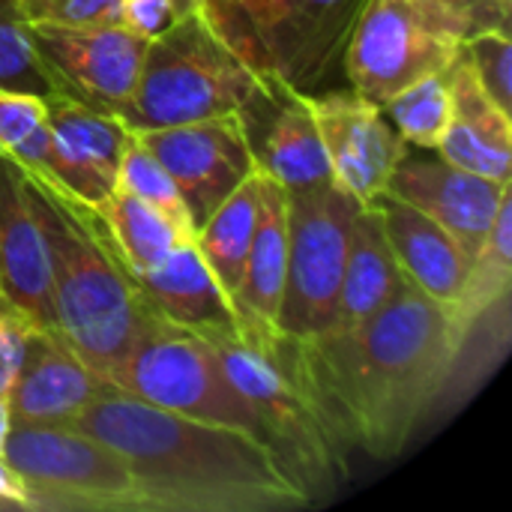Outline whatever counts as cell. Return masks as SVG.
I'll list each match as a JSON object with an SVG mask.
<instances>
[{"mask_svg":"<svg viewBox=\"0 0 512 512\" xmlns=\"http://www.w3.org/2000/svg\"><path fill=\"white\" fill-rule=\"evenodd\" d=\"M108 387L54 330H30L21 372L6 396L9 420L69 426Z\"/></svg>","mask_w":512,"mask_h":512,"instance_id":"cell-18","label":"cell"},{"mask_svg":"<svg viewBox=\"0 0 512 512\" xmlns=\"http://www.w3.org/2000/svg\"><path fill=\"white\" fill-rule=\"evenodd\" d=\"M27 186L48 246L54 333L102 381L114 384L156 318L111 249L99 213L39 177L27 174Z\"/></svg>","mask_w":512,"mask_h":512,"instance_id":"cell-3","label":"cell"},{"mask_svg":"<svg viewBox=\"0 0 512 512\" xmlns=\"http://www.w3.org/2000/svg\"><path fill=\"white\" fill-rule=\"evenodd\" d=\"M27 24H120V0H12Z\"/></svg>","mask_w":512,"mask_h":512,"instance_id":"cell-33","label":"cell"},{"mask_svg":"<svg viewBox=\"0 0 512 512\" xmlns=\"http://www.w3.org/2000/svg\"><path fill=\"white\" fill-rule=\"evenodd\" d=\"M111 387L180 417L246 432L267 447L261 420L225 375L210 342L165 321L150 324Z\"/></svg>","mask_w":512,"mask_h":512,"instance_id":"cell-7","label":"cell"},{"mask_svg":"<svg viewBox=\"0 0 512 512\" xmlns=\"http://www.w3.org/2000/svg\"><path fill=\"white\" fill-rule=\"evenodd\" d=\"M306 99L330 162V180L360 204H372L387 192L390 174L408 153V144L381 105L357 90H321Z\"/></svg>","mask_w":512,"mask_h":512,"instance_id":"cell-14","label":"cell"},{"mask_svg":"<svg viewBox=\"0 0 512 512\" xmlns=\"http://www.w3.org/2000/svg\"><path fill=\"white\" fill-rule=\"evenodd\" d=\"M447 84L453 99V117L438 147V156L480 177L510 183L512 114L498 108L492 96L480 87L465 48L447 69Z\"/></svg>","mask_w":512,"mask_h":512,"instance_id":"cell-21","label":"cell"},{"mask_svg":"<svg viewBox=\"0 0 512 512\" xmlns=\"http://www.w3.org/2000/svg\"><path fill=\"white\" fill-rule=\"evenodd\" d=\"M3 153H6V150H3V147H0V156H3Z\"/></svg>","mask_w":512,"mask_h":512,"instance_id":"cell-40","label":"cell"},{"mask_svg":"<svg viewBox=\"0 0 512 512\" xmlns=\"http://www.w3.org/2000/svg\"><path fill=\"white\" fill-rule=\"evenodd\" d=\"M126 138L129 129L117 114L54 96L48 99V165L39 180L96 210L114 192Z\"/></svg>","mask_w":512,"mask_h":512,"instance_id":"cell-16","label":"cell"},{"mask_svg":"<svg viewBox=\"0 0 512 512\" xmlns=\"http://www.w3.org/2000/svg\"><path fill=\"white\" fill-rule=\"evenodd\" d=\"M237 117L258 174L276 180L285 192L330 180V162L303 93L276 75H261Z\"/></svg>","mask_w":512,"mask_h":512,"instance_id":"cell-13","label":"cell"},{"mask_svg":"<svg viewBox=\"0 0 512 512\" xmlns=\"http://www.w3.org/2000/svg\"><path fill=\"white\" fill-rule=\"evenodd\" d=\"M399 138L414 150H438L453 117L447 72L420 78L381 105Z\"/></svg>","mask_w":512,"mask_h":512,"instance_id":"cell-27","label":"cell"},{"mask_svg":"<svg viewBox=\"0 0 512 512\" xmlns=\"http://www.w3.org/2000/svg\"><path fill=\"white\" fill-rule=\"evenodd\" d=\"M198 15L207 21V27L243 60L249 63L258 75H270L264 48L255 36V27L249 21L246 3L243 0H195Z\"/></svg>","mask_w":512,"mask_h":512,"instance_id":"cell-32","label":"cell"},{"mask_svg":"<svg viewBox=\"0 0 512 512\" xmlns=\"http://www.w3.org/2000/svg\"><path fill=\"white\" fill-rule=\"evenodd\" d=\"M255 219H258V171L246 183H240L195 231V243L210 273L228 294V300H234L240 288L243 264L255 234Z\"/></svg>","mask_w":512,"mask_h":512,"instance_id":"cell-25","label":"cell"},{"mask_svg":"<svg viewBox=\"0 0 512 512\" xmlns=\"http://www.w3.org/2000/svg\"><path fill=\"white\" fill-rule=\"evenodd\" d=\"M276 336L339 444L375 459H396L405 450L468 339L453 312L408 279L357 327L312 339Z\"/></svg>","mask_w":512,"mask_h":512,"instance_id":"cell-1","label":"cell"},{"mask_svg":"<svg viewBox=\"0 0 512 512\" xmlns=\"http://www.w3.org/2000/svg\"><path fill=\"white\" fill-rule=\"evenodd\" d=\"M174 18L171 0H120V24L144 39L162 33Z\"/></svg>","mask_w":512,"mask_h":512,"instance_id":"cell-36","label":"cell"},{"mask_svg":"<svg viewBox=\"0 0 512 512\" xmlns=\"http://www.w3.org/2000/svg\"><path fill=\"white\" fill-rule=\"evenodd\" d=\"M210 348L237 393L261 420L267 450L285 477L306 495L309 504L327 498L342 480L348 450L318 414L279 336L237 333L210 342Z\"/></svg>","mask_w":512,"mask_h":512,"instance_id":"cell-4","label":"cell"},{"mask_svg":"<svg viewBox=\"0 0 512 512\" xmlns=\"http://www.w3.org/2000/svg\"><path fill=\"white\" fill-rule=\"evenodd\" d=\"M30 324L24 318H18L3 300H0V399L6 402L21 363H24V351H27V339H30Z\"/></svg>","mask_w":512,"mask_h":512,"instance_id":"cell-35","label":"cell"},{"mask_svg":"<svg viewBox=\"0 0 512 512\" xmlns=\"http://www.w3.org/2000/svg\"><path fill=\"white\" fill-rule=\"evenodd\" d=\"M387 192L447 228L465 255L474 258L495 225L510 183L465 171L438 156V150L408 147L390 174Z\"/></svg>","mask_w":512,"mask_h":512,"instance_id":"cell-15","label":"cell"},{"mask_svg":"<svg viewBox=\"0 0 512 512\" xmlns=\"http://www.w3.org/2000/svg\"><path fill=\"white\" fill-rule=\"evenodd\" d=\"M0 147L27 174L42 177L48 165V99L0 90Z\"/></svg>","mask_w":512,"mask_h":512,"instance_id":"cell-30","label":"cell"},{"mask_svg":"<svg viewBox=\"0 0 512 512\" xmlns=\"http://www.w3.org/2000/svg\"><path fill=\"white\" fill-rule=\"evenodd\" d=\"M444 21H450L465 39L480 30H510L512 0H417Z\"/></svg>","mask_w":512,"mask_h":512,"instance_id":"cell-34","label":"cell"},{"mask_svg":"<svg viewBox=\"0 0 512 512\" xmlns=\"http://www.w3.org/2000/svg\"><path fill=\"white\" fill-rule=\"evenodd\" d=\"M405 276L396 264L390 240L384 234L381 216L372 204H363L351 225V246L339 291V312L336 327H357L384 309L393 294L402 288Z\"/></svg>","mask_w":512,"mask_h":512,"instance_id":"cell-23","label":"cell"},{"mask_svg":"<svg viewBox=\"0 0 512 512\" xmlns=\"http://www.w3.org/2000/svg\"><path fill=\"white\" fill-rule=\"evenodd\" d=\"M30 33L60 96L120 117L150 39L123 24H30Z\"/></svg>","mask_w":512,"mask_h":512,"instance_id":"cell-11","label":"cell"},{"mask_svg":"<svg viewBox=\"0 0 512 512\" xmlns=\"http://www.w3.org/2000/svg\"><path fill=\"white\" fill-rule=\"evenodd\" d=\"M285 264H288V207L285 189L258 174V219L249 243V255L243 264L240 288L231 300L234 315L240 321V333L249 336H273L276 315L285 288Z\"/></svg>","mask_w":512,"mask_h":512,"instance_id":"cell-22","label":"cell"},{"mask_svg":"<svg viewBox=\"0 0 512 512\" xmlns=\"http://www.w3.org/2000/svg\"><path fill=\"white\" fill-rule=\"evenodd\" d=\"M465 36L417 0H369L354 24L342 72L351 90L384 105L426 75L447 72Z\"/></svg>","mask_w":512,"mask_h":512,"instance_id":"cell-9","label":"cell"},{"mask_svg":"<svg viewBox=\"0 0 512 512\" xmlns=\"http://www.w3.org/2000/svg\"><path fill=\"white\" fill-rule=\"evenodd\" d=\"M512 282V195L507 192L489 237L480 252L471 258L468 279L459 291V300L450 306L456 327L468 336L477 321H483L495 306H504Z\"/></svg>","mask_w":512,"mask_h":512,"instance_id":"cell-26","label":"cell"},{"mask_svg":"<svg viewBox=\"0 0 512 512\" xmlns=\"http://www.w3.org/2000/svg\"><path fill=\"white\" fill-rule=\"evenodd\" d=\"M105 237L111 249L117 252L120 264L129 276L153 270L162 264L183 240H192L195 234L180 231L165 213L150 207L147 201L114 189L99 207H96Z\"/></svg>","mask_w":512,"mask_h":512,"instance_id":"cell-24","label":"cell"},{"mask_svg":"<svg viewBox=\"0 0 512 512\" xmlns=\"http://www.w3.org/2000/svg\"><path fill=\"white\" fill-rule=\"evenodd\" d=\"M372 207L381 216L384 234L390 240L402 276L411 285H417L426 297L450 309L459 300V291L471 267V258L456 243V237L435 219L399 201L390 192H381L372 201Z\"/></svg>","mask_w":512,"mask_h":512,"instance_id":"cell-20","label":"cell"},{"mask_svg":"<svg viewBox=\"0 0 512 512\" xmlns=\"http://www.w3.org/2000/svg\"><path fill=\"white\" fill-rule=\"evenodd\" d=\"M135 138L171 174L189 207L195 231L240 183L255 174L237 111L165 129H144L135 132Z\"/></svg>","mask_w":512,"mask_h":512,"instance_id":"cell-12","label":"cell"},{"mask_svg":"<svg viewBox=\"0 0 512 512\" xmlns=\"http://www.w3.org/2000/svg\"><path fill=\"white\" fill-rule=\"evenodd\" d=\"M0 300L33 330H54L48 246L24 168L0 156Z\"/></svg>","mask_w":512,"mask_h":512,"instance_id":"cell-17","label":"cell"},{"mask_svg":"<svg viewBox=\"0 0 512 512\" xmlns=\"http://www.w3.org/2000/svg\"><path fill=\"white\" fill-rule=\"evenodd\" d=\"M0 504L9 507H30V495L21 483V477L0 459Z\"/></svg>","mask_w":512,"mask_h":512,"instance_id":"cell-37","label":"cell"},{"mask_svg":"<svg viewBox=\"0 0 512 512\" xmlns=\"http://www.w3.org/2000/svg\"><path fill=\"white\" fill-rule=\"evenodd\" d=\"M69 426L126 462L147 512H273L309 504L252 435L180 417L117 387Z\"/></svg>","mask_w":512,"mask_h":512,"instance_id":"cell-2","label":"cell"},{"mask_svg":"<svg viewBox=\"0 0 512 512\" xmlns=\"http://www.w3.org/2000/svg\"><path fill=\"white\" fill-rule=\"evenodd\" d=\"M9 426H12L9 408H6V402L0 399V450H3V441H6V435H9Z\"/></svg>","mask_w":512,"mask_h":512,"instance_id":"cell-38","label":"cell"},{"mask_svg":"<svg viewBox=\"0 0 512 512\" xmlns=\"http://www.w3.org/2000/svg\"><path fill=\"white\" fill-rule=\"evenodd\" d=\"M468 63L480 87L498 108L512 114V45L510 30H480L465 39Z\"/></svg>","mask_w":512,"mask_h":512,"instance_id":"cell-31","label":"cell"},{"mask_svg":"<svg viewBox=\"0 0 512 512\" xmlns=\"http://www.w3.org/2000/svg\"><path fill=\"white\" fill-rule=\"evenodd\" d=\"M114 189L129 192V195L147 201L150 207H156L159 213H165L180 231L195 234V225H192V216H189V207H186L180 189L174 186V180L162 168V162L135 138V132H129V138L123 144Z\"/></svg>","mask_w":512,"mask_h":512,"instance_id":"cell-29","label":"cell"},{"mask_svg":"<svg viewBox=\"0 0 512 512\" xmlns=\"http://www.w3.org/2000/svg\"><path fill=\"white\" fill-rule=\"evenodd\" d=\"M0 459L21 477L30 507L147 512L126 462L75 426L12 423Z\"/></svg>","mask_w":512,"mask_h":512,"instance_id":"cell-8","label":"cell"},{"mask_svg":"<svg viewBox=\"0 0 512 512\" xmlns=\"http://www.w3.org/2000/svg\"><path fill=\"white\" fill-rule=\"evenodd\" d=\"M258 78L192 9L147 42L120 120L129 132H144L234 114Z\"/></svg>","mask_w":512,"mask_h":512,"instance_id":"cell-5","label":"cell"},{"mask_svg":"<svg viewBox=\"0 0 512 512\" xmlns=\"http://www.w3.org/2000/svg\"><path fill=\"white\" fill-rule=\"evenodd\" d=\"M171 6H174V15H186L195 9V0H171Z\"/></svg>","mask_w":512,"mask_h":512,"instance_id":"cell-39","label":"cell"},{"mask_svg":"<svg viewBox=\"0 0 512 512\" xmlns=\"http://www.w3.org/2000/svg\"><path fill=\"white\" fill-rule=\"evenodd\" d=\"M288 264L276 333L312 339L336 324L339 291L351 246V225L363 207L333 180L285 192Z\"/></svg>","mask_w":512,"mask_h":512,"instance_id":"cell-6","label":"cell"},{"mask_svg":"<svg viewBox=\"0 0 512 512\" xmlns=\"http://www.w3.org/2000/svg\"><path fill=\"white\" fill-rule=\"evenodd\" d=\"M0 90L36 93L42 99L60 96L57 81L36 51L30 24L12 0H0Z\"/></svg>","mask_w":512,"mask_h":512,"instance_id":"cell-28","label":"cell"},{"mask_svg":"<svg viewBox=\"0 0 512 512\" xmlns=\"http://www.w3.org/2000/svg\"><path fill=\"white\" fill-rule=\"evenodd\" d=\"M141 303L156 321L201 336L204 342L228 339L240 333L234 306L216 276L210 273L195 237L183 240L153 270L129 276Z\"/></svg>","mask_w":512,"mask_h":512,"instance_id":"cell-19","label":"cell"},{"mask_svg":"<svg viewBox=\"0 0 512 512\" xmlns=\"http://www.w3.org/2000/svg\"><path fill=\"white\" fill-rule=\"evenodd\" d=\"M270 75L303 96L342 72L354 24L369 0H243Z\"/></svg>","mask_w":512,"mask_h":512,"instance_id":"cell-10","label":"cell"}]
</instances>
